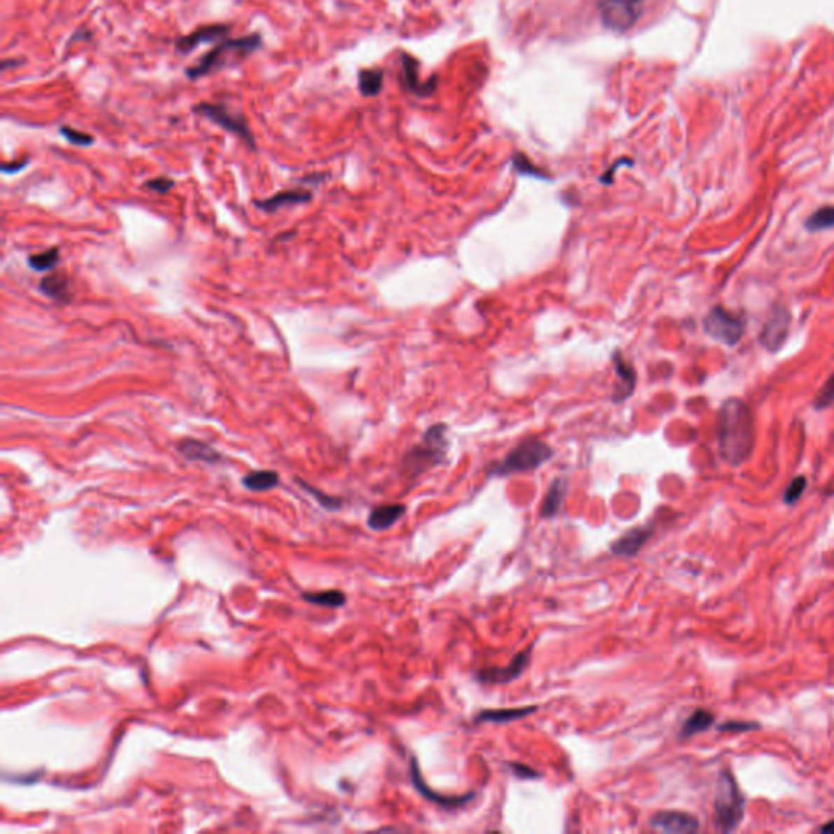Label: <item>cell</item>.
<instances>
[{
	"label": "cell",
	"mask_w": 834,
	"mask_h": 834,
	"mask_svg": "<svg viewBox=\"0 0 834 834\" xmlns=\"http://www.w3.org/2000/svg\"><path fill=\"white\" fill-rule=\"evenodd\" d=\"M567 479L566 477H557L551 482L549 486V491L546 492L545 495V500H542L541 504V510H540V515L541 519H552V517H556L559 514L562 504H564V499H566V494H567Z\"/></svg>",
	"instance_id": "44dd1931"
},
{
	"label": "cell",
	"mask_w": 834,
	"mask_h": 834,
	"mask_svg": "<svg viewBox=\"0 0 834 834\" xmlns=\"http://www.w3.org/2000/svg\"><path fill=\"white\" fill-rule=\"evenodd\" d=\"M627 162H631V160H626V158H624V160H620V162H616V165H615V167H613V168L610 170V172L603 175V177H601V183H608V184H610V183H611V178H613V173H615V170H616L617 167H621L622 163H627Z\"/></svg>",
	"instance_id": "74e56055"
},
{
	"label": "cell",
	"mask_w": 834,
	"mask_h": 834,
	"mask_svg": "<svg viewBox=\"0 0 834 834\" xmlns=\"http://www.w3.org/2000/svg\"><path fill=\"white\" fill-rule=\"evenodd\" d=\"M279 484V474L275 471H253L243 477V486L251 492H266Z\"/></svg>",
	"instance_id": "cb8c5ba5"
},
{
	"label": "cell",
	"mask_w": 834,
	"mask_h": 834,
	"mask_svg": "<svg viewBox=\"0 0 834 834\" xmlns=\"http://www.w3.org/2000/svg\"><path fill=\"white\" fill-rule=\"evenodd\" d=\"M383 87V72L378 69H367L359 74V90L364 97H375Z\"/></svg>",
	"instance_id": "d4e9b609"
},
{
	"label": "cell",
	"mask_w": 834,
	"mask_h": 834,
	"mask_svg": "<svg viewBox=\"0 0 834 834\" xmlns=\"http://www.w3.org/2000/svg\"><path fill=\"white\" fill-rule=\"evenodd\" d=\"M805 228L808 232H821V230L834 228V205H825L818 209L805 220Z\"/></svg>",
	"instance_id": "4316f807"
},
{
	"label": "cell",
	"mask_w": 834,
	"mask_h": 834,
	"mask_svg": "<svg viewBox=\"0 0 834 834\" xmlns=\"http://www.w3.org/2000/svg\"><path fill=\"white\" fill-rule=\"evenodd\" d=\"M644 0H603L598 5L603 27L615 33H626L642 13Z\"/></svg>",
	"instance_id": "8992f818"
},
{
	"label": "cell",
	"mask_w": 834,
	"mask_h": 834,
	"mask_svg": "<svg viewBox=\"0 0 834 834\" xmlns=\"http://www.w3.org/2000/svg\"><path fill=\"white\" fill-rule=\"evenodd\" d=\"M650 826L657 831L670 834H691L699 830V820L686 812L663 810L650 818Z\"/></svg>",
	"instance_id": "8fae6325"
},
{
	"label": "cell",
	"mask_w": 834,
	"mask_h": 834,
	"mask_svg": "<svg viewBox=\"0 0 834 834\" xmlns=\"http://www.w3.org/2000/svg\"><path fill=\"white\" fill-rule=\"evenodd\" d=\"M178 450L181 455L193 461H204V463L214 465L222 460V455L217 450L196 439H183L178 444Z\"/></svg>",
	"instance_id": "ffe728a7"
},
{
	"label": "cell",
	"mask_w": 834,
	"mask_h": 834,
	"mask_svg": "<svg viewBox=\"0 0 834 834\" xmlns=\"http://www.w3.org/2000/svg\"><path fill=\"white\" fill-rule=\"evenodd\" d=\"M228 33H230L228 25L217 23V25H207V27H200L198 29H194L193 33L186 34V36H181L177 41V49L183 54H189V53H193L194 49L203 46V44L214 43V41H224V39H227Z\"/></svg>",
	"instance_id": "4fadbf2b"
},
{
	"label": "cell",
	"mask_w": 834,
	"mask_h": 834,
	"mask_svg": "<svg viewBox=\"0 0 834 834\" xmlns=\"http://www.w3.org/2000/svg\"><path fill=\"white\" fill-rule=\"evenodd\" d=\"M449 427L445 424H435L424 434L421 445H416L413 450L408 451V455L403 460V468L408 471L411 476L421 474L430 466L439 465L440 461L445 460L446 446L449 442L445 439Z\"/></svg>",
	"instance_id": "5b68a950"
},
{
	"label": "cell",
	"mask_w": 834,
	"mask_h": 834,
	"mask_svg": "<svg viewBox=\"0 0 834 834\" xmlns=\"http://www.w3.org/2000/svg\"><path fill=\"white\" fill-rule=\"evenodd\" d=\"M403 80L411 93L422 95V97H424V95L434 92L435 80L432 78L429 83L419 82V67H417L416 59L409 56H403Z\"/></svg>",
	"instance_id": "7402d4cb"
},
{
	"label": "cell",
	"mask_w": 834,
	"mask_h": 834,
	"mask_svg": "<svg viewBox=\"0 0 834 834\" xmlns=\"http://www.w3.org/2000/svg\"><path fill=\"white\" fill-rule=\"evenodd\" d=\"M144 186L149 191H153V193H157V194H167V193H170V191H172V188L175 186V181L172 178H167V177H158V178L145 181Z\"/></svg>",
	"instance_id": "836d02e7"
},
{
	"label": "cell",
	"mask_w": 834,
	"mask_h": 834,
	"mask_svg": "<svg viewBox=\"0 0 834 834\" xmlns=\"http://www.w3.org/2000/svg\"><path fill=\"white\" fill-rule=\"evenodd\" d=\"M820 831L821 833H826V834H834V820L830 821V823H826L825 826H821Z\"/></svg>",
	"instance_id": "f35d334b"
},
{
	"label": "cell",
	"mask_w": 834,
	"mask_h": 834,
	"mask_svg": "<svg viewBox=\"0 0 834 834\" xmlns=\"http://www.w3.org/2000/svg\"><path fill=\"white\" fill-rule=\"evenodd\" d=\"M714 720L716 717L712 712L706 711V709H697L692 712V714L688 717V720L685 722V725L681 728V738H690V737H695L697 733L701 732H706L707 728H711L714 725Z\"/></svg>",
	"instance_id": "603a6c76"
},
{
	"label": "cell",
	"mask_w": 834,
	"mask_h": 834,
	"mask_svg": "<svg viewBox=\"0 0 834 834\" xmlns=\"http://www.w3.org/2000/svg\"><path fill=\"white\" fill-rule=\"evenodd\" d=\"M303 600L313 605L328 606V608H339L346 603V595L339 590H324V592H311V594H303Z\"/></svg>",
	"instance_id": "83f0119b"
},
{
	"label": "cell",
	"mask_w": 834,
	"mask_h": 834,
	"mask_svg": "<svg viewBox=\"0 0 834 834\" xmlns=\"http://www.w3.org/2000/svg\"><path fill=\"white\" fill-rule=\"evenodd\" d=\"M194 113H198V114H200V116L212 121L214 124L219 125V128H222L225 130H228V132L235 134L237 137L243 140V142L248 145L249 149H256L254 135L249 130L246 121L241 116H238V114L230 111L225 104L199 103L198 107H194Z\"/></svg>",
	"instance_id": "52a82bcc"
},
{
	"label": "cell",
	"mask_w": 834,
	"mask_h": 834,
	"mask_svg": "<svg viewBox=\"0 0 834 834\" xmlns=\"http://www.w3.org/2000/svg\"><path fill=\"white\" fill-rule=\"evenodd\" d=\"M28 165V160H22V162H10V163H4L2 167V172L5 175H13V173H18L22 172V170Z\"/></svg>",
	"instance_id": "8d00e7d4"
},
{
	"label": "cell",
	"mask_w": 834,
	"mask_h": 834,
	"mask_svg": "<svg viewBox=\"0 0 834 834\" xmlns=\"http://www.w3.org/2000/svg\"><path fill=\"white\" fill-rule=\"evenodd\" d=\"M530 657H531V650L520 652V654H517L514 658H512V662L504 668L494 666V668H486V670L477 671L476 680L481 683H486V685H505V683L514 681L520 675H524L526 668H528Z\"/></svg>",
	"instance_id": "30bf717a"
},
{
	"label": "cell",
	"mask_w": 834,
	"mask_h": 834,
	"mask_svg": "<svg viewBox=\"0 0 834 834\" xmlns=\"http://www.w3.org/2000/svg\"><path fill=\"white\" fill-rule=\"evenodd\" d=\"M704 329L711 338L725 346H735L743 338V321L722 306H714L704 318Z\"/></svg>",
	"instance_id": "ba28073f"
},
{
	"label": "cell",
	"mask_w": 834,
	"mask_h": 834,
	"mask_svg": "<svg viewBox=\"0 0 834 834\" xmlns=\"http://www.w3.org/2000/svg\"><path fill=\"white\" fill-rule=\"evenodd\" d=\"M807 489V479L803 476H798L793 479L791 484H788L786 494H784V500H786V504L792 505L795 504V502L800 499L803 492Z\"/></svg>",
	"instance_id": "4dcf8cb0"
},
{
	"label": "cell",
	"mask_w": 834,
	"mask_h": 834,
	"mask_svg": "<svg viewBox=\"0 0 834 834\" xmlns=\"http://www.w3.org/2000/svg\"><path fill=\"white\" fill-rule=\"evenodd\" d=\"M514 168H515L517 173L525 175V177H535V178L546 179V175L542 173L540 168H536L535 165L531 163L530 160L526 158L525 155H521V153L514 155Z\"/></svg>",
	"instance_id": "f1b7e54d"
},
{
	"label": "cell",
	"mask_w": 834,
	"mask_h": 834,
	"mask_svg": "<svg viewBox=\"0 0 834 834\" xmlns=\"http://www.w3.org/2000/svg\"><path fill=\"white\" fill-rule=\"evenodd\" d=\"M406 515V505L388 504L375 507L369 514L367 525L374 531H385L395 526Z\"/></svg>",
	"instance_id": "e0dca14e"
},
{
	"label": "cell",
	"mask_w": 834,
	"mask_h": 834,
	"mask_svg": "<svg viewBox=\"0 0 834 834\" xmlns=\"http://www.w3.org/2000/svg\"><path fill=\"white\" fill-rule=\"evenodd\" d=\"M554 455V450L540 439H525L514 446L500 463L489 470V476H510L535 471L547 463Z\"/></svg>",
	"instance_id": "3957f363"
},
{
	"label": "cell",
	"mask_w": 834,
	"mask_h": 834,
	"mask_svg": "<svg viewBox=\"0 0 834 834\" xmlns=\"http://www.w3.org/2000/svg\"><path fill=\"white\" fill-rule=\"evenodd\" d=\"M717 440L722 458L738 466L750 458L755 449V417L745 401L728 398L723 401L717 419Z\"/></svg>",
	"instance_id": "6da1fadb"
},
{
	"label": "cell",
	"mask_w": 834,
	"mask_h": 834,
	"mask_svg": "<svg viewBox=\"0 0 834 834\" xmlns=\"http://www.w3.org/2000/svg\"><path fill=\"white\" fill-rule=\"evenodd\" d=\"M540 709L538 706H525V707H505V709H484L479 714H476L474 722L477 723H509L520 718L528 717Z\"/></svg>",
	"instance_id": "ac0fdd59"
},
{
	"label": "cell",
	"mask_w": 834,
	"mask_h": 834,
	"mask_svg": "<svg viewBox=\"0 0 834 834\" xmlns=\"http://www.w3.org/2000/svg\"><path fill=\"white\" fill-rule=\"evenodd\" d=\"M714 810L716 826L723 833L737 830L743 820L745 798L740 793L735 777L728 770H723L717 779Z\"/></svg>",
	"instance_id": "277c9868"
},
{
	"label": "cell",
	"mask_w": 834,
	"mask_h": 834,
	"mask_svg": "<svg viewBox=\"0 0 834 834\" xmlns=\"http://www.w3.org/2000/svg\"><path fill=\"white\" fill-rule=\"evenodd\" d=\"M409 767H411V781H413V786L416 787V791L419 792L421 795L425 798V800H429L432 803H437V805L446 807V808L465 807V805H468V803L471 800H473L474 795H476L474 792L466 793V795H455V797L442 795V793L434 792L429 786H427V782L424 781V777H422V774H421L419 765H417V760H416L414 756L411 758Z\"/></svg>",
	"instance_id": "7c38bea8"
},
{
	"label": "cell",
	"mask_w": 834,
	"mask_h": 834,
	"mask_svg": "<svg viewBox=\"0 0 834 834\" xmlns=\"http://www.w3.org/2000/svg\"><path fill=\"white\" fill-rule=\"evenodd\" d=\"M834 404V374L826 380L823 388L818 391L815 398V408L816 409H826Z\"/></svg>",
	"instance_id": "f546056e"
},
{
	"label": "cell",
	"mask_w": 834,
	"mask_h": 834,
	"mask_svg": "<svg viewBox=\"0 0 834 834\" xmlns=\"http://www.w3.org/2000/svg\"><path fill=\"white\" fill-rule=\"evenodd\" d=\"M613 367H615L616 376L620 378V385L616 386L615 393H613V401H615V403H622V401H626L634 393L637 374L634 367L624 359L621 350H615V353H613Z\"/></svg>",
	"instance_id": "5bb4252c"
},
{
	"label": "cell",
	"mask_w": 834,
	"mask_h": 834,
	"mask_svg": "<svg viewBox=\"0 0 834 834\" xmlns=\"http://www.w3.org/2000/svg\"><path fill=\"white\" fill-rule=\"evenodd\" d=\"M259 46L261 36L258 33L246 34V36H241L237 39L227 38L224 39V41H220L217 46L210 49L209 53H205L203 57L196 60V62L186 70V75H188L191 80L200 78L204 77V75L212 74L214 70L225 67V64H227L230 59L238 60L246 57L248 54L256 51Z\"/></svg>",
	"instance_id": "7a4b0ae2"
},
{
	"label": "cell",
	"mask_w": 834,
	"mask_h": 834,
	"mask_svg": "<svg viewBox=\"0 0 834 834\" xmlns=\"http://www.w3.org/2000/svg\"><path fill=\"white\" fill-rule=\"evenodd\" d=\"M760 725L758 723H751V722H727L723 723V725L718 727V730L720 732H750V730H755Z\"/></svg>",
	"instance_id": "e575fe53"
},
{
	"label": "cell",
	"mask_w": 834,
	"mask_h": 834,
	"mask_svg": "<svg viewBox=\"0 0 834 834\" xmlns=\"http://www.w3.org/2000/svg\"><path fill=\"white\" fill-rule=\"evenodd\" d=\"M300 484L303 486L305 489L310 492V494H313V495L316 497V500H318L320 504L324 507V509H328V510H336V509H339L341 504H343V502H341V499H336V497L326 495V494H323V492L316 491L315 487H311V486H308V484H305L303 481H300Z\"/></svg>",
	"instance_id": "d6a6232c"
},
{
	"label": "cell",
	"mask_w": 834,
	"mask_h": 834,
	"mask_svg": "<svg viewBox=\"0 0 834 834\" xmlns=\"http://www.w3.org/2000/svg\"><path fill=\"white\" fill-rule=\"evenodd\" d=\"M788 328H791V313L784 306H776L761 331V344L771 353H777L786 343Z\"/></svg>",
	"instance_id": "9c48e42d"
},
{
	"label": "cell",
	"mask_w": 834,
	"mask_h": 834,
	"mask_svg": "<svg viewBox=\"0 0 834 834\" xmlns=\"http://www.w3.org/2000/svg\"><path fill=\"white\" fill-rule=\"evenodd\" d=\"M654 535V528L652 526H639V528H632L629 531H626L624 535L621 538H617V540L611 545V552L616 556H622V557H632L636 556L637 552L642 549V546L645 545L647 541L650 540V536Z\"/></svg>",
	"instance_id": "2e32d148"
},
{
	"label": "cell",
	"mask_w": 834,
	"mask_h": 834,
	"mask_svg": "<svg viewBox=\"0 0 834 834\" xmlns=\"http://www.w3.org/2000/svg\"><path fill=\"white\" fill-rule=\"evenodd\" d=\"M59 263H60V253H59L57 246H53V248L43 251V253L32 254L28 258V266L33 271H38V273L53 271L54 268H57Z\"/></svg>",
	"instance_id": "484cf974"
},
{
	"label": "cell",
	"mask_w": 834,
	"mask_h": 834,
	"mask_svg": "<svg viewBox=\"0 0 834 834\" xmlns=\"http://www.w3.org/2000/svg\"><path fill=\"white\" fill-rule=\"evenodd\" d=\"M60 134H62L64 137L67 139L70 144L80 145V147H87V145H92L93 144V137H92V135L85 134V132H82V130L69 128V125H64V128H60Z\"/></svg>",
	"instance_id": "1f68e13d"
},
{
	"label": "cell",
	"mask_w": 834,
	"mask_h": 834,
	"mask_svg": "<svg viewBox=\"0 0 834 834\" xmlns=\"http://www.w3.org/2000/svg\"><path fill=\"white\" fill-rule=\"evenodd\" d=\"M39 290L46 297L59 301V303H69L72 300V282L62 273H53L46 275L39 284Z\"/></svg>",
	"instance_id": "d6986e66"
},
{
	"label": "cell",
	"mask_w": 834,
	"mask_h": 834,
	"mask_svg": "<svg viewBox=\"0 0 834 834\" xmlns=\"http://www.w3.org/2000/svg\"><path fill=\"white\" fill-rule=\"evenodd\" d=\"M509 766L512 767V772H514V774L517 777H520V779H538V777H541L540 772H536L533 770V767L520 765V763H510Z\"/></svg>",
	"instance_id": "d590c367"
},
{
	"label": "cell",
	"mask_w": 834,
	"mask_h": 834,
	"mask_svg": "<svg viewBox=\"0 0 834 834\" xmlns=\"http://www.w3.org/2000/svg\"><path fill=\"white\" fill-rule=\"evenodd\" d=\"M311 198H313V194L306 189H285L280 191L278 194L271 196L268 199L256 200V207L263 210V212L274 214L284 207H290V205L310 203Z\"/></svg>",
	"instance_id": "9a60e30c"
}]
</instances>
